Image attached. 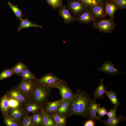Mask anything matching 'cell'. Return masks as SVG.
<instances>
[{"instance_id":"1","label":"cell","mask_w":126,"mask_h":126,"mask_svg":"<svg viewBox=\"0 0 126 126\" xmlns=\"http://www.w3.org/2000/svg\"><path fill=\"white\" fill-rule=\"evenodd\" d=\"M75 94L70 103L67 118L77 115L88 118V109L91 99V97L86 92L79 89Z\"/></svg>"},{"instance_id":"2","label":"cell","mask_w":126,"mask_h":126,"mask_svg":"<svg viewBox=\"0 0 126 126\" xmlns=\"http://www.w3.org/2000/svg\"><path fill=\"white\" fill-rule=\"evenodd\" d=\"M51 88L35 84L32 92L28 94L31 102L35 103L42 109L47 101Z\"/></svg>"},{"instance_id":"3","label":"cell","mask_w":126,"mask_h":126,"mask_svg":"<svg viewBox=\"0 0 126 126\" xmlns=\"http://www.w3.org/2000/svg\"><path fill=\"white\" fill-rule=\"evenodd\" d=\"M24 106L19 101L6 93L0 99V108L3 116H7L11 109Z\"/></svg>"},{"instance_id":"4","label":"cell","mask_w":126,"mask_h":126,"mask_svg":"<svg viewBox=\"0 0 126 126\" xmlns=\"http://www.w3.org/2000/svg\"><path fill=\"white\" fill-rule=\"evenodd\" d=\"M116 25L113 19L109 18L95 21L93 22L92 27L101 32L110 33L115 28Z\"/></svg>"},{"instance_id":"5","label":"cell","mask_w":126,"mask_h":126,"mask_svg":"<svg viewBox=\"0 0 126 126\" xmlns=\"http://www.w3.org/2000/svg\"><path fill=\"white\" fill-rule=\"evenodd\" d=\"M63 80L51 73L45 74L39 79L33 80L35 84L47 87H50L60 82Z\"/></svg>"},{"instance_id":"6","label":"cell","mask_w":126,"mask_h":126,"mask_svg":"<svg viewBox=\"0 0 126 126\" xmlns=\"http://www.w3.org/2000/svg\"><path fill=\"white\" fill-rule=\"evenodd\" d=\"M6 93L16 99L24 106L31 102L28 94L19 90L17 86L12 88Z\"/></svg>"},{"instance_id":"7","label":"cell","mask_w":126,"mask_h":126,"mask_svg":"<svg viewBox=\"0 0 126 126\" xmlns=\"http://www.w3.org/2000/svg\"><path fill=\"white\" fill-rule=\"evenodd\" d=\"M67 6L72 15L77 17L88 8L78 0H68Z\"/></svg>"},{"instance_id":"8","label":"cell","mask_w":126,"mask_h":126,"mask_svg":"<svg viewBox=\"0 0 126 126\" xmlns=\"http://www.w3.org/2000/svg\"><path fill=\"white\" fill-rule=\"evenodd\" d=\"M58 89L60 91L61 100L73 98L75 94L72 91L67 82L63 80L59 84L51 87Z\"/></svg>"},{"instance_id":"9","label":"cell","mask_w":126,"mask_h":126,"mask_svg":"<svg viewBox=\"0 0 126 126\" xmlns=\"http://www.w3.org/2000/svg\"><path fill=\"white\" fill-rule=\"evenodd\" d=\"M97 69L100 71L112 75L125 73L118 71L113 63L109 60L104 61L102 66L100 67L97 68Z\"/></svg>"},{"instance_id":"10","label":"cell","mask_w":126,"mask_h":126,"mask_svg":"<svg viewBox=\"0 0 126 126\" xmlns=\"http://www.w3.org/2000/svg\"><path fill=\"white\" fill-rule=\"evenodd\" d=\"M58 12L66 24H69L76 21L77 17H74L71 14L67 6L66 5H63L58 8Z\"/></svg>"},{"instance_id":"11","label":"cell","mask_w":126,"mask_h":126,"mask_svg":"<svg viewBox=\"0 0 126 126\" xmlns=\"http://www.w3.org/2000/svg\"><path fill=\"white\" fill-rule=\"evenodd\" d=\"M91 11L95 21L103 19L107 16L104 4H99L88 8Z\"/></svg>"},{"instance_id":"12","label":"cell","mask_w":126,"mask_h":126,"mask_svg":"<svg viewBox=\"0 0 126 126\" xmlns=\"http://www.w3.org/2000/svg\"><path fill=\"white\" fill-rule=\"evenodd\" d=\"M77 18L76 21L81 24H88L95 21L91 11L88 8Z\"/></svg>"},{"instance_id":"13","label":"cell","mask_w":126,"mask_h":126,"mask_svg":"<svg viewBox=\"0 0 126 126\" xmlns=\"http://www.w3.org/2000/svg\"><path fill=\"white\" fill-rule=\"evenodd\" d=\"M23 108H19L10 110L8 115L9 117L18 122L21 125L26 113L23 109Z\"/></svg>"},{"instance_id":"14","label":"cell","mask_w":126,"mask_h":126,"mask_svg":"<svg viewBox=\"0 0 126 126\" xmlns=\"http://www.w3.org/2000/svg\"><path fill=\"white\" fill-rule=\"evenodd\" d=\"M100 106L99 103H96V100L91 99L88 111V118L92 120H98L102 121L96 115L98 109Z\"/></svg>"},{"instance_id":"15","label":"cell","mask_w":126,"mask_h":126,"mask_svg":"<svg viewBox=\"0 0 126 126\" xmlns=\"http://www.w3.org/2000/svg\"><path fill=\"white\" fill-rule=\"evenodd\" d=\"M61 101V99L52 102L47 100L44 106L41 110L46 113L56 112Z\"/></svg>"},{"instance_id":"16","label":"cell","mask_w":126,"mask_h":126,"mask_svg":"<svg viewBox=\"0 0 126 126\" xmlns=\"http://www.w3.org/2000/svg\"><path fill=\"white\" fill-rule=\"evenodd\" d=\"M104 6L106 13L110 19H113L114 15L118 9V8L112 0H109L104 3Z\"/></svg>"},{"instance_id":"17","label":"cell","mask_w":126,"mask_h":126,"mask_svg":"<svg viewBox=\"0 0 126 126\" xmlns=\"http://www.w3.org/2000/svg\"><path fill=\"white\" fill-rule=\"evenodd\" d=\"M34 84L33 80L26 81L22 79L17 86L19 90L28 94L32 91Z\"/></svg>"},{"instance_id":"18","label":"cell","mask_w":126,"mask_h":126,"mask_svg":"<svg viewBox=\"0 0 126 126\" xmlns=\"http://www.w3.org/2000/svg\"><path fill=\"white\" fill-rule=\"evenodd\" d=\"M53 118L56 126H64L67 124V116L56 112L49 113Z\"/></svg>"},{"instance_id":"19","label":"cell","mask_w":126,"mask_h":126,"mask_svg":"<svg viewBox=\"0 0 126 126\" xmlns=\"http://www.w3.org/2000/svg\"><path fill=\"white\" fill-rule=\"evenodd\" d=\"M107 91L104 84L103 79H100V84L94 92V99L96 100L98 98L103 99L104 97V95L105 94Z\"/></svg>"},{"instance_id":"20","label":"cell","mask_w":126,"mask_h":126,"mask_svg":"<svg viewBox=\"0 0 126 126\" xmlns=\"http://www.w3.org/2000/svg\"><path fill=\"white\" fill-rule=\"evenodd\" d=\"M72 98L61 100L59 108L56 112L67 116L70 103Z\"/></svg>"},{"instance_id":"21","label":"cell","mask_w":126,"mask_h":126,"mask_svg":"<svg viewBox=\"0 0 126 126\" xmlns=\"http://www.w3.org/2000/svg\"><path fill=\"white\" fill-rule=\"evenodd\" d=\"M126 119V118L121 115H119L118 117L116 116L112 118H108L106 121L102 120L105 124L106 126H118L120 121H123Z\"/></svg>"},{"instance_id":"22","label":"cell","mask_w":126,"mask_h":126,"mask_svg":"<svg viewBox=\"0 0 126 126\" xmlns=\"http://www.w3.org/2000/svg\"><path fill=\"white\" fill-rule=\"evenodd\" d=\"M31 27L35 28H42L41 25L32 23L30 21L28 18L22 19L20 21V24L18 27L17 31H18L24 28H28Z\"/></svg>"},{"instance_id":"23","label":"cell","mask_w":126,"mask_h":126,"mask_svg":"<svg viewBox=\"0 0 126 126\" xmlns=\"http://www.w3.org/2000/svg\"><path fill=\"white\" fill-rule=\"evenodd\" d=\"M23 109L26 113H33L36 111L41 110V107L37 104L30 102L25 105L23 107Z\"/></svg>"},{"instance_id":"24","label":"cell","mask_w":126,"mask_h":126,"mask_svg":"<svg viewBox=\"0 0 126 126\" xmlns=\"http://www.w3.org/2000/svg\"><path fill=\"white\" fill-rule=\"evenodd\" d=\"M42 112L43 116L41 126H56L55 123L50 114Z\"/></svg>"},{"instance_id":"25","label":"cell","mask_w":126,"mask_h":126,"mask_svg":"<svg viewBox=\"0 0 126 126\" xmlns=\"http://www.w3.org/2000/svg\"><path fill=\"white\" fill-rule=\"evenodd\" d=\"M31 116L35 126H41L42 120L43 112L39 110L33 113Z\"/></svg>"},{"instance_id":"26","label":"cell","mask_w":126,"mask_h":126,"mask_svg":"<svg viewBox=\"0 0 126 126\" xmlns=\"http://www.w3.org/2000/svg\"><path fill=\"white\" fill-rule=\"evenodd\" d=\"M20 76L21 77L22 79L26 81L33 80L36 78L35 74L31 72L28 68L21 72Z\"/></svg>"},{"instance_id":"27","label":"cell","mask_w":126,"mask_h":126,"mask_svg":"<svg viewBox=\"0 0 126 126\" xmlns=\"http://www.w3.org/2000/svg\"><path fill=\"white\" fill-rule=\"evenodd\" d=\"M8 3L10 9L14 13L17 19L20 21L22 20L23 15L22 10L19 8L17 6L12 4L10 2H8Z\"/></svg>"},{"instance_id":"28","label":"cell","mask_w":126,"mask_h":126,"mask_svg":"<svg viewBox=\"0 0 126 126\" xmlns=\"http://www.w3.org/2000/svg\"><path fill=\"white\" fill-rule=\"evenodd\" d=\"M27 68V66L22 62H19L12 68L14 74L20 76L21 72Z\"/></svg>"},{"instance_id":"29","label":"cell","mask_w":126,"mask_h":126,"mask_svg":"<svg viewBox=\"0 0 126 126\" xmlns=\"http://www.w3.org/2000/svg\"><path fill=\"white\" fill-rule=\"evenodd\" d=\"M105 94L114 105V107L118 106L120 103L118 101L116 93L114 91L111 90L106 91Z\"/></svg>"},{"instance_id":"30","label":"cell","mask_w":126,"mask_h":126,"mask_svg":"<svg viewBox=\"0 0 126 126\" xmlns=\"http://www.w3.org/2000/svg\"><path fill=\"white\" fill-rule=\"evenodd\" d=\"M21 126H35L31 116L26 113L21 123Z\"/></svg>"},{"instance_id":"31","label":"cell","mask_w":126,"mask_h":126,"mask_svg":"<svg viewBox=\"0 0 126 126\" xmlns=\"http://www.w3.org/2000/svg\"><path fill=\"white\" fill-rule=\"evenodd\" d=\"M48 4L54 9L59 8L63 5V0H46Z\"/></svg>"},{"instance_id":"32","label":"cell","mask_w":126,"mask_h":126,"mask_svg":"<svg viewBox=\"0 0 126 126\" xmlns=\"http://www.w3.org/2000/svg\"><path fill=\"white\" fill-rule=\"evenodd\" d=\"M5 125L7 126H21L20 124L15 120L7 115L3 116Z\"/></svg>"},{"instance_id":"33","label":"cell","mask_w":126,"mask_h":126,"mask_svg":"<svg viewBox=\"0 0 126 126\" xmlns=\"http://www.w3.org/2000/svg\"><path fill=\"white\" fill-rule=\"evenodd\" d=\"M14 74L11 69L5 70L0 74V81L13 76Z\"/></svg>"},{"instance_id":"34","label":"cell","mask_w":126,"mask_h":126,"mask_svg":"<svg viewBox=\"0 0 126 126\" xmlns=\"http://www.w3.org/2000/svg\"><path fill=\"white\" fill-rule=\"evenodd\" d=\"M117 6L118 9L122 10L126 8V0H112Z\"/></svg>"},{"instance_id":"35","label":"cell","mask_w":126,"mask_h":126,"mask_svg":"<svg viewBox=\"0 0 126 126\" xmlns=\"http://www.w3.org/2000/svg\"><path fill=\"white\" fill-rule=\"evenodd\" d=\"M88 8L99 4H100L94 0H78Z\"/></svg>"},{"instance_id":"36","label":"cell","mask_w":126,"mask_h":126,"mask_svg":"<svg viewBox=\"0 0 126 126\" xmlns=\"http://www.w3.org/2000/svg\"><path fill=\"white\" fill-rule=\"evenodd\" d=\"M105 106H103L102 107L99 108L98 109L97 112L99 115V118H101L107 114L108 109L105 108Z\"/></svg>"},{"instance_id":"37","label":"cell","mask_w":126,"mask_h":126,"mask_svg":"<svg viewBox=\"0 0 126 126\" xmlns=\"http://www.w3.org/2000/svg\"><path fill=\"white\" fill-rule=\"evenodd\" d=\"M117 109V106H114L112 109L111 108L107 114L108 117L110 118L116 116V111Z\"/></svg>"},{"instance_id":"38","label":"cell","mask_w":126,"mask_h":126,"mask_svg":"<svg viewBox=\"0 0 126 126\" xmlns=\"http://www.w3.org/2000/svg\"><path fill=\"white\" fill-rule=\"evenodd\" d=\"M90 119L86 121L84 123V126H94L95 125V122L93 120Z\"/></svg>"},{"instance_id":"39","label":"cell","mask_w":126,"mask_h":126,"mask_svg":"<svg viewBox=\"0 0 126 126\" xmlns=\"http://www.w3.org/2000/svg\"><path fill=\"white\" fill-rule=\"evenodd\" d=\"M98 3L102 4H104V3L102 0H94Z\"/></svg>"},{"instance_id":"40","label":"cell","mask_w":126,"mask_h":126,"mask_svg":"<svg viewBox=\"0 0 126 126\" xmlns=\"http://www.w3.org/2000/svg\"><path fill=\"white\" fill-rule=\"evenodd\" d=\"M104 3L109 0H102Z\"/></svg>"}]
</instances>
